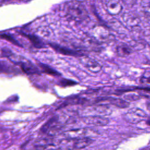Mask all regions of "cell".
Here are the masks:
<instances>
[{
	"label": "cell",
	"instance_id": "21",
	"mask_svg": "<svg viewBox=\"0 0 150 150\" xmlns=\"http://www.w3.org/2000/svg\"><path fill=\"white\" fill-rule=\"evenodd\" d=\"M146 122L149 126H150V117L147 118V119L146 120Z\"/></svg>",
	"mask_w": 150,
	"mask_h": 150
},
{
	"label": "cell",
	"instance_id": "10",
	"mask_svg": "<svg viewBox=\"0 0 150 150\" xmlns=\"http://www.w3.org/2000/svg\"><path fill=\"white\" fill-rule=\"evenodd\" d=\"M87 131L84 129H76L66 131L64 133V135L67 138L74 139L80 137H86Z\"/></svg>",
	"mask_w": 150,
	"mask_h": 150
},
{
	"label": "cell",
	"instance_id": "17",
	"mask_svg": "<svg viewBox=\"0 0 150 150\" xmlns=\"http://www.w3.org/2000/svg\"><path fill=\"white\" fill-rule=\"evenodd\" d=\"M60 84L61 86L64 87V86H71L76 84L77 83L76 81L67 80V79H62V80H60Z\"/></svg>",
	"mask_w": 150,
	"mask_h": 150
},
{
	"label": "cell",
	"instance_id": "7",
	"mask_svg": "<svg viewBox=\"0 0 150 150\" xmlns=\"http://www.w3.org/2000/svg\"><path fill=\"white\" fill-rule=\"evenodd\" d=\"M59 120L56 117H53L50 119L42 128L41 132L43 133H54L60 128Z\"/></svg>",
	"mask_w": 150,
	"mask_h": 150
},
{
	"label": "cell",
	"instance_id": "8",
	"mask_svg": "<svg viewBox=\"0 0 150 150\" xmlns=\"http://www.w3.org/2000/svg\"><path fill=\"white\" fill-rule=\"evenodd\" d=\"M82 63L88 70L94 73L100 72L102 68L101 66L97 61L92 59L84 58L83 59Z\"/></svg>",
	"mask_w": 150,
	"mask_h": 150
},
{
	"label": "cell",
	"instance_id": "12",
	"mask_svg": "<svg viewBox=\"0 0 150 150\" xmlns=\"http://www.w3.org/2000/svg\"><path fill=\"white\" fill-rule=\"evenodd\" d=\"M28 39L30 40V42L33 45V46L37 48H42L43 46V43L41 41V40L38 38L37 36L31 35V34H26L23 33V34Z\"/></svg>",
	"mask_w": 150,
	"mask_h": 150
},
{
	"label": "cell",
	"instance_id": "15",
	"mask_svg": "<svg viewBox=\"0 0 150 150\" xmlns=\"http://www.w3.org/2000/svg\"><path fill=\"white\" fill-rule=\"evenodd\" d=\"M0 36L1 37V38L4 39H5L6 40H7L8 42H10L11 43H13L15 45H16V46H22V45H20L16 39H15L11 35H9V34L2 33L0 35Z\"/></svg>",
	"mask_w": 150,
	"mask_h": 150
},
{
	"label": "cell",
	"instance_id": "6",
	"mask_svg": "<svg viewBox=\"0 0 150 150\" xmlns=\"http://www.w3.org/2000/svg\"><path fill=\"white\" fill-rule=\"evenodd\" d=\"M83 121L86 124L97 126L106 125L110 122L108 118L101 115L86 117L84 118Z\"/></svg>",
	"mask_w": 150,
	"mask_h": 150
},
{
	"label": "cell",
	"instance_id": "18",
	"mask_svg": "<svg viewBox=\"0 0 150 150\" xmlns=\"http://www.w3.org/2000/svg\"><path fill=\"white\" fill-rule=\"evenodd\" d=\"M11 67L8 64L0 62V73H7L11 72Z\"/></svg>",
	"mask_w": 150,
	"mask_h": 150
},
{
	"label": "cell",
	"instance_id": "2",
	"mask_svg": "<svg viewBox=\"0 0 150 150\" xmlns=\"http://www.w3.org/2000/svg\"><path fill=\"white\" fill-rule=\"evenodd\" d=\"M146 112L138 108H133L125 113L122 118L127 122L130 124H137L148 118Z\"/></svg>",
	"mask_w": 150,
	"mask_h": 150
},
{
	"label": "cell",
	"instance_id": "9",
	"mask_svg": "<svg viewBox=\"0 0 150 150\" xmlns=\"http://www.w3.org/2000/svg\"><path fill=\"white\" fill-rule=\"evenodd\" d=\"M50 46L56 52H57L59 53H61L62 54L64 55H68V56H80V54L73 50H71L70 49L66 48L64 47L61 46L60 45H56V44H50Z\"/></svg>",
	"mask_w": 150,
	"mask_h": 150
},
{
	"label": "cell",
	"instance_id": "11",
	"mask_svg": "<svg viewBox=\"0 0 150 150\" xmlns=\"http://www.w3.org/2000/svg\"><path fill=\"white\" fill-rule=\"evenodd\" d=\"M116 53L119 57H126L131 53V49L125 44H120L116 47Z\"/></svg>",
	"mask_w": 150,
	"mask_h": 150
},
{
	"label": "cell",
	"instance_id": "13",
	"mask_svg": "<svg viewBox=\"0 0 150 150\" xmlns=\"http://www.w3.org/2000/svg\"><path fill=\"white\" fill-rule=\"evenodd\" d=\"M53 144V139L52 138H44L38 139L35 142V145L37 147H47L50 146Z\"/></svg>",
	"mask_w": 150,
	"mask_h": 150
},
{
	"label": "cell",
	"instance_id": "22",
	"mask_svg": "<svg viewBox=\"0 0 150 150\" xmlns=\"http://www.w3.org/2000/svg\"><path fill=\"white\" fill-rule=\"evenodd\" d=\"M147 108L149 110V111H150V102L147 104Z\"/></svg>",
	"mask_w": 150,
	"mask_h": 150
},
{
	"label": "cell",
	"instance_id": "1",
	"mask_svg": "<svg viewBox=\"0 0 150 150\" xmlns=\"http://www.w3.org/2000/svg\"><path fill=\"white\" fill-rule=\"evenodd\" d=\"M66 13L69 18L77 21L86 19L88 14L85 7L79 2H72L67 4Z\"/></svg>",
	"mask_w": 150,
	"mask_h": 150
},
{
	"label": "cell",
	"instance_id": "16",
	"mask_svg": "<svg viewBox=\"0 0 150 150\" xmlns=\"http://www.w3.org/2000/svg\"><path fill=\"white\" fill-rule=\"evenodd\" d=\"M141 4L144 12L150 15V0H142Z\"/></svg>",
	"mask_w": 150,
	"mask_h": 150
},
{
	"label": "cell",
	"instance_id": "20",
	"mask_svg": "<svg viewBox=\"0 0 150 150\" xmlns=\"http://www.w3.org/2000/svg\"><path fill=\"white\" fill-rule=\"evenodd\" d=\"M136 1L137 0H121V1H122L125 4H126L127 5H130L135 4Z\"/></svg>",
	"mask_w": 150,
	"mask_h": 150
},
{
	"label": "cell",
	"instance_id": "19",
	"mask_svg": "<svg viewBox=\"0 0 150 150\" xmlns=\"http://www.w3.org/2000/svg\"><path fill=\"white\" fill-rule=\"evenodd\" d=\"M141 84L150 87V76H142L139 79Z\"/></svg>",
	"mask_w": 150,
	"mask_h": 150
},
{
	"label": "cell",
	"instance_id": "4",
	"mask_svg": "<svg viewBox=\"0 0 150 150\" xmlns=\"http://www.w3.org/2000/svg\"><path fill=\"white\" fill-rule=\"evenodd\" d=\"M97 104H111L116 107L120 108H125L129 105V103L125 100L120 98L114 97H100L95 100Z\"/></svg>",
	"mask_w": 150,
	"mask_h": 150
},
{
	"label": "cell",
	"instance_id": "3",
	"mask_svg": "<svg viewBox=\"0 0 150 150\" xmlns=\"http://www.w3.org/2000/svg\"><path fill=\"white\" fill-rule=\"evenodd\" d=\"M68 140L64 144L66 146L67 149H83L93 142V139L90 137H83L77 138L70 139L67 138Z\"/></svg>",
	"mask_w": 150,
	"mask_h": 150
},
{
	"label": "cell",
	"instance_id": "14",
	"mask_svg": "<svg viewBox=\"0 0 150 150\" xmlns=\"http://www.w3.org/2000/svg\"><path fill=\"white\" fill-rule=\"evenodd\" d=\"M39 66L40 68V69L42 70L43 72L46 73L47 74H50V75H53V76H59L60 75V74L56 70H55L54 69H52L51 67L45 64H43V63H39Z\"/></svg>",
	"mask_w": 150,
	"mask_h": 150
},
{
	"label": "cell",
	"instance_id": "5",
	"mask_svg": "<svg viewBox=\"0 0 150 150\" xmlns=\"http://www.w3.org/2000/svg\"><path fill=\"white\" fill-rule=\"evenodd\" d=\"M105 7L110 15H117L121 13L122 9L121 0H106Z\"/></svg>",
	"mask_w": 150,
	"mask_h": 150
}]
</instances>
